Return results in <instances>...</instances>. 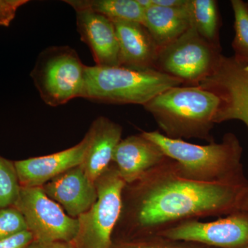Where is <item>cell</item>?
I'll use <instances>...</instances> for the list:
<instances>
[{"label": "cell", "instance_id": "obj_3", "mask_svg": "<svg viewBox=\"0 0 248 248\" xmlns=\"http://www.w3.org/2000/svg\"><path fill=\"white\" fill-rule=\"evenodd\" d=\"M221 105V97L216 93L199 85H182L160 93L143 108L165 136L174 140L200 139L211 143V131Z\"/></svg>", "mask_w": 248, "mask_h": 248}, {"label": "cell", "instance_id": "obj_28", "mask_svg": "<svg viewBox=\"0 0 248 248\" xmlns=\"http://www.w3.org/2000/svg\"><path fill=\"white\" fill-rule=\"evenodd\" d=\"M247 4H248V2H247Z\"/></svg>", "mask_w": 248, "mask_h": 248}, {"label": "cell", "instance_id": "obj_13", "mask_svg": "<svg viewBox=\"0 0 248 248\" xmlns=\"http://www.w3.org/2000/svg\"><path fill=\"white\" fill-rule=\"evenodd\" d=\"M168 158L156 143L141 133L121 140L114 151L112 164L124 182L130 184Z\"/></svg>", "mask_w": 248, "mask_h": 248}, {"label": "cell", "instance_id": "obj_12", "mask_svg": "<svg viewBox=\"0 0 248 248\" xmlns=\"http://www.w3.org/2000/svg\"><path fill=\"white\" fill-rule=\"evenodd\" d=\"M42 187L48 197L73 218H78L87 212L97 200L95 183L88 177L80 165L62 173Z\"/></svg>", "mask_w": 248, "mask_h": 248}, {"label": "cell", "instance_id": "obj_20", "mask_svg": "<svg viewBox=\"0 0 248 248\" xmlns=\"http://www.w3.org/2000/svg\"><path fill=\"white\" fill-rule=\"evenodd\" d=\"M231 5L234 16L233 57L238 61L248 64V6L241 0H232Z\"/></svg>", "mask_w": 248, "mask_h": 248}, {"label": "cell", "instance_id": "obj_27", "mask_svg": "<svg viewBox=\"0 0 248 248\" xmlns=\"http://www.w3.org/2000/svg\"><path fill=\"white\" fill-rule=\"evenodd\" d=\"M187 0H151L154 6L164 8H181L187 4Z\"/></svg>", "mask_w": 248, "mask_h": 248}, {"label": "cell", "instance_id": "obj_26", "mask_svg": "<svg viewBox=\"0 0 248 248\" xmlns=\"http://www.w3.org/2000/svg\"><path fill=\"white\" fill-rule=\"evenodd\" d=\"M26 248H76L72 242L66 241H32Z\"/></svg>", "mask_w": 248, "mask_h": 248}, {"label": "cell", "instance_id": "obj_15", "mask_svg": "<svg viewBox=\"0 0 248 248\" xmlns=\"http://www.w3.org/2000/svg\"><path fill=\"white\" fill-rule=\"evenodd\" d=\"M120 66L135 70H155L159 46L141 23L116 22Z\"/></svg>", "mask_w": 248, "mask_h": 248}, {"label": "cell", "instance_id": "obj_2", "mask_svg": "<svg viewBox=\"0 0 248 248\" xmlns=\"http://www.w3.org/2000/svg\"><path fill=\"white\" fill-rule=\"evenodd\" d=\"M141 134L175 161L178 171L186 179L248 186L241 163L243 148L234 134H226L221 143L213 141L203 146L169 138L159 131Z\"/></svg>", "mask_w": 248, "mask_h": 248}, {"label": "cell", "instance_id": "obj_24", "mask_svg": "<svg viewBox=\"0 0 248 248\" xmlns=\"http://www.w3.org/2000/svg\"><path fill=\"white\" fill-rule=\"evenodd\" d=\"M28 2L27 0H0V26L9 27L18 9Z\"/></svg>", "mask_w": 248, "mask_h": 248}, {"label": "cell", "instance_id": "obj_6", "mask_svg": "<svg viewBox=\"0 0 248 248\" xmlns=\"http://www.w3.org/2000/svg\"><path fill=\"white\" fill-rule=\"evenodd\" d=\"M97 200L78 217L79 228L72 241L76 248H110L122 206L125 183L112 164L95 181Z\"/></svg>", "mask_w": 248, "mask_h": 248}, {"label": "cell", "instance_id": "obj_25", "mask_svg": "<svg viewBox=\"0 0 248 248\" xmlns=\"http://www.w3.org/2000/svg\"><path fill=\"white\" fill-rule=\"evenodd\" d=\"M34 241L30 231L23 232L9 239L0 241V248H26Z\"/></svg>", "mask_w": 248, "mask_h": 248}, {"label": "cell", "instance_id": "obj_23", "mask_svg": "<svg viewBox=\"0 0 248 248\" xmlns=\"http://www.w3.org/2000/svg\"><path fill=\"white\" fill-rule=\"evenodd\" d=\"M110 248H214L194 243L184 241H172L154 236L148 239L132 242L117 243L112 244Z\"/></svg>", "mask_w": 248, "mask_h": 248}, {"label": "cell", "instance_id": "obj_7", "mask_svg": "<svg viewBox=\"0 0 248 248\" xmlns=\"http://www.w3.org/2000/svg\"><path fill=\"white\" fill-rule=\"evenodd\" d=\"M204 40L193 27L169 45L159 48L155 70L197 86L215 71L222 54Z\"/></svg>", "mask_w": 248, "mask_h": 248}, {"label": "cell", "instance_id": "obj_22", "mask_svg": "<svg viewBox=\"0 0 248 248\" xmlns=\"http://www.w3.org/2000/svg\"><path fill=\"white\" fill-rule=\"evenodd\" d=\"M27 231L25 218L15 205L0 208V241Z\"/></svg>", "mask_w": 248, "mask_h": 248}, {"label": "cell", "instance_id": "obj_1", "mask_svg": "<svg viewBox=\"0 0 248 248\" xmlns=\"http://www.w3.org/2000/svg\"><path fill=\"white\" fill-rule=\"evenodd\" d=\"M248 187L186 179L178 171L175 161L169 157L124 186L112 244L154 237L185 221L239 211Z\"/></svg>", "mask_w": 248, "mask_h": 248}, {"label": "cell", "instance_id": "obj_5", "mask_svg": "<svg viewBox=\"0 0 248 248\" xmlns=\"http://www.w3.org/2000/svg\"><path fill=\"white\" fill-rule=\"evenodd\" d=\"M86 66L69 46H52L39 55L31 73L41 98L52 107L83 97Z\"/></svg>", "mask_w": 248, "mask_h": 248}, {"label": "cell", "instance_id": "obj_11", "mask_svg": "<svg viewBox=\"0 0 248 248\" xmlns=\"http://www.w3.org/2000/svg\"><path fill=\"white\" fill-rule=\"evenodd\" d=\"M90 143V134L76 146L53 154L14 161L21 187L42 186L49 181L79 166Z\"/></svg>", "mask_w": 248, "mask_h": 248}, {"label": "cell", "instance_id": "obj_10", "mask_svg": "<svg viewBox=\"0 0 248 248\" xmlns=\"http://www.w3.org/2000/svg\"><path fill=\"white\" fill-rule=\"evenodd\" d=\"M157 236L214 248H245L248 246V212H235L213 221H185Z\"/></svg>", "mask_w": 248, "mask_h": 248}, {"label": "cell", "instance_id": "obj_17", "mask_svg": "<svg viewBox=\"0 0 248 248\" xmlns=\"http://www.w3.org/2000/svg\"><path fill=\"white\" fill-rule=\"evenodd\" d=\"M187 4L181 8L154 6L144 10L143 25L149 31L159 48L169 45L191 27Z\"/></svg>", "mask_w": 248, "mask_h": 248}, {"label": "cell", "instance_id": "obj_4", "mask_svg": "<svg viewBox=\"0 0 248 248\" xmlns=\"http://www.w3.org/2000/svg\"><path fill=\"white\" fill-rule=\"evenodd\" d=\"M179 79L156 70L123 66H86L83 97L99 103L144 106L166 90L182 86Z\"/></svg>", "mask_w": 248, "mask_h": 248}, {"label": "cell", "instance_id": "obj_8", "mask_svg": "<svg viewBox=\"0 0 248 248\" xmlns=\"http://www.w3.org/2000/svg\"><path fill=\"white\" fill-rule=\"evenodd\" d=\"M14 205L25 218L35 241L72 242L78 234V218L67 215L42 186L21 187Z\"/></svg>", "mask_w": 248, "mask_h": 248}, {"label": "cell", "instance_id": "obj_29", "mask_svg": "<svg viewBox=\"0 0 248 248\" xmlns=\"http://www.w3.org/2000/svg\"><path fill=\"white\" fill-rule=\"evenodd\" d=\"M248 248V247H246V248Z\"/></svg>", "mask_w": 248, "mask_h": 248}, {"label": "cell", "instance_id": "obj_9", "mask_svg": "<svg viewBox=\"0 0 248 248\" xmlns=\"http://www.w3.org/2000/svg\"><path fill=\"white\" fill-rule=\"evenodd\" d=\"M203 86L216 93L221 105L215 123L230 120L241 121L248 130V64L234 57H222L211 76L204 80ZM239 211L248 212V187L239 205Z\"/></svg>", "mask_w": 248, "mask_h": 248}, {"label": "cell", "instance_id": "obj_19", "mask_svg": "<svg viewBox=\"0 0 248 248\" xmlns=\"http://www.w3.org/2000/svg\"><path fill=\"white\" fill-rule=\"evenodd\" d=\"M191 27H193L210 45L221 48L219 30L221 27L218 4L215 0H188Z\"/></svg>", "mask_w": 248, "mask_h": 248}, {"label": "cell", "instance_id": "obj_21", "mask_svg": "<svg viewBox=\"0 0 248 248\" xmlns=\"http://www.w3.org/2000/svg\"><path fill=\"white\" fill-rule=\"evenodd\" d=\"M20 187L14 161L0 156V208L15 205Z\"/></svg>", "mask_w": 248, "mask_h": 248}, {"label": "cell", "instance_id": "obj_18", "mask_svg": "<svg viewBox=\"0 0 248 248\" xmlns=\"http://www.w3.org/2000/svg\"><path fill=\"white\" fill-rule=\"evenodd\" d=\"M75 11L88 10L102 15L112 22H132L143 24L144 11L137 0H66Z\"/></svg>", "mask_w": 248, "mask_h": 248}, {"label": "cell", "instance_id": "obj_14", "mask_svg": "<svg viewBox=\"0 0 248 248\" xmlns=\"http://www.w3.org/2000/svg\"><path fill=\"white\" fill-rule=\"evenodd\" d=\"M77 29L91 52L96 66H120V47L115 24L88 10L76 11Z\"/></svg>", "mask_w": 248, "mask_h": 248}, {"label": "cell", "instance_id": "obj_16", "mask_svg": "<svg viewBox=\"0 0 248 248\" xmlns=\"http://www.w3.org/2000/svg\"><path fill=\"white\" fill-rule=\"evenodd\" d=\"M88 132L89 146L80 166L94 183L112 164L114 151L122 140L123 129L110 119L99 117L93 121Z\"/></svg>", "mask_w": 248, "mask_h": 248}]
</instances>
